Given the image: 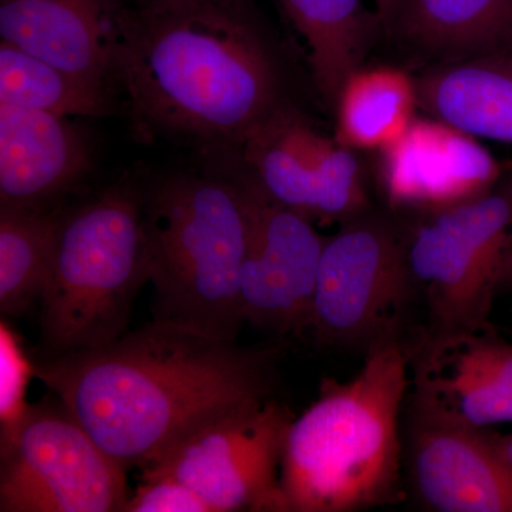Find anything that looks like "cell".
Instances as JSON below:
<instances>
[{"mask_svg":"<svg viewBox=\"0 0 512 512\" xmlns=\"http://www.w3.org/2000/svg\"><path fill=\"white\" fill-rule=\"evenodd\" d=\"M276 359V350L153 319L100 348L36 360L33 375L128 471L210 421L274 397Z\"/></svg>","mask_w":512,"mask_h":512,"instance_id":"cell-1","label":"cell"},{"mask_svg":"<svg viewBox=\"0 0 512 512\" xmlns=\"http://www.w3.org/2000/svg\"><path fill=\"white\" fill-rule=\"evenodd\" d=\"M241 0H107L114 77L151 131L239 146L278 106L279 77Z\"/></svg>","mask_w":512,"mask_h":512,"instance_id":"cell-2","label":"cell"},{"mask_svg":"<svg viewBox=\"0 0 512 512\" xmlns=\"http://www.w3.org/2000/svg\"><path fill=\"white\" fill-rule=\"evenodd\" d=\"M410 363L402 340L366 352L348 382L325 379L318 399L293 417L282 454L288 512H356L402 495L403 414Z\"/></svg>","mask_w":512,"mask_h":512,"instance_id":"cell-3","label":"cell"},{"mask_svg":"<svg viewBox=\"0 0 512 512\" xmlns=\"http://www.w3.org/2000/svg\"><path fill=\"white\" fill-rule=\"evenodd\" d=\"M153 319L237 340L249 214L237 181L173 175L141 191Z\"/></svg>","mask_w":512,"mask_h":512,"instance_id":"cell-4","label":"cell"},{"mask_svg":"<svg viewBox=\"0 0 512 512\" xmlns=\"http://www.w3.org/2000/svg\"><path fill=\"white\" fill-rule=\"evenodd\" d=\"M141 191L117 184L60 212L40 296V357L100 348L127 332L141 288L150 282Z\"/></svg>","mask_w":512,"mask_h":512,"instance_id":"cell-5","label":"cell"},{"mask_svg":"<svg viewBox=\"0 0 512 512\" xmlns=\"http://www.w3.org/2000/svg\"><path fill=\"white\" fill-rule=\"evenodd\" d=\"M512 241V184L424 215L404 237L410 315L421 323L404 348L488 329Z\"/></svg>","mask_w":512,"mask_h":512,"instance_id":"cell-6","label":"cell"},{"mask_svg":"<svg viewBox=\"0 0 512 512\" xmlns=\"http://www.w3.org/2000/svg\"><path fill=\"white\" fill-rule=\"evenodd\" d=\"M0 511L123 512L126 474L55 396L2 430Z\"/></svg>","mask_w":512,"mask_h":512,"instance_id":"cell-7","label":"cell"},{"mask_svg":"<svg viewBox=\"0 0 512 512\" xmlns=\"http://www.w3.org/2000/svg\"><path fill=\"white\" fill-rule=\"evenodd\" d=\"M410 313L406 242L365 214L325 238L311 330L320 345L365 348L402 340Z\"/></svg>","mask_w":512,"mask_h":512,"instance_id":"cell-8","label":"cell"},{"mask_svg":"<svg viewBox=\"0 0 512 512\" xmlns=\"http://www.w3.org/2000/svg\"><path fill=\"white\" fill-rule=\"evenodd\" d=\"M293 417L275 396L244 404L175 444L143 476L177 478L211 512H288L279 473Z\"/></svg>","mask_w":512,"mask_h":512,"instance_id":"cell-9","label":"cell"},{"mask_svg":"<svg viewBox=\"0 0 512 512\" xmlns=\"http://www.w3.org/2000/svg\"><path fill=\"white\" fill-rule=\"evenodd\" d=\"M249 214V241L241 276L245 323L279 336L311 325L325 238L315 222L276 204L251 180L237 181Z\"/></svg>","mask_w":512,"mask_h":512,"instance_id":"cell-10","label":"cell"},{"mask_svg":"<svg viewBox=\"0 0 512 512\" xmlns=\"http://www.w3.org/2000/svg\"><path fill=\"white\" fill-rule=\"evenodd\" d=\"M403 464L410 490L436 512H512V467L494 433L407 396Z\"/></svg>","mask_w":512,"mask_h":512,"instance_id":"cell-11","label":"cell"},{"mask_svg":"<svg viewBox=\"0 0 512 512\" xmlns=\"http://www.w3.org/2000/svg\"><path fill=\"white\" fill-rule=\"evenodd\" d=\"M380 153V185L393 210L434 214L495 190L500 164L466 131L429 116L416 117Z\"/></svg>","mask_w":512,"mask_h":512,"instance_id":"cell-12","label":"cell"},{"mask_svg":"<svg viewBox=\"0 0 512 512\" xmlns=\"http://www.w3.org/2000/svg\"><path fill=\"white\" fill-rule=\"evenodd\" d=\"M406 352L412 399L477 429L511 423L512 342L484 329Z\"/></svg>","mask_w":512,"mask_h":512,"instance_id":"cell-13","label":"cell"},{"mask_svg":"<svg viewBox=\"0 0 512 512\" xmlns=\"http://www.w3.org/2000/svg\"><path fill=\"white\" fill-rule=\"evenodd\" d=\"M89 167V144L69 117L0 103V205L49 208Z\"/></svg>","mask_w":512,"mask_h":512,"instance_id":"cell-14","label":"cell"},{"mask_svg":"<svg viewBox=\"0 0 512 512\" xmlns=\"http://www.w3.org/2000/svg\"><path fill=\"white\" fill-rule=\"evenodd\" d=\"M0 42L100 86L116 72L107 0H0Z\"/></svg>","mask_w":512,"mask_h":512,"instance_id":"cell-15","label":"cell"},{"mask_svg":"<svg viewBox=\"0 0 512 512\" xmlns=\"http://www.w3.org/2000/svg\"><path fill=\"white\" fill-rule=\"evenodd\" d=\"M419 107L476 138L512 144V55L441 63L417 80Z\"/></svg>","mask_w":512,"mask_h":512,"instance_id":"cell-16","label":"cell"},{"mask_svg":"<svg viewBox=\"0 0 512 512\" xmlns=\"http://www.w3.org/2000/svg\"><path fill=\"white\" fill-rule=\"evenodd\" d=\"M393 23L407 42L446 62L512 47V0H403Z\"/></svg>","mask_w":512,"mask_h":512,"instance_id":"cell-17","label":"cell"},{"mask_svg":"<svg viewBox=\"0 0 512 512\" xmlns=\"http://www.w3.org/2000/svg\"><path fill=\"white\" fill-rule=\"evenodd\" d=\"M335 107L340 144L352 150L382 151L416 119L417 83L396 67H359L346 77Z\"/></svg>","mask_w":512,"mask_h":512,"instance_id":"cell-18","label":"cell"},{"mask_svg":"<svg viewBox=\"0 0 512 512\" xmlns=\"http://www.w3.org/2000/svg\"><path fill=\"white\" fill-rule=\"evenodd\" d=\"M281 3L305 43L320 94L330 106H335L346 77L362 63L376 16L366 12L362 0H281Z\"/></svg>","mask_w":512,"mask_h":512,"instance_id":"cell-19","label":"cell"},{"mask_svg":"<svg viewBox=\"0 0 512 512\" xmlns=\"http://www.w3.org/2000/svg\"><path fill=\"white\" fill-rule=\"evenodd\" d=\"M318 131L295 111L276 106L239 147L254 177L249 178L276 204L309 218L313 151Z\"/></svg>","mask_w":512,"mask_h":512,"instance_id":"cell-20","label":"cell"},{"mask_svg":"<svg viewBox=\"0 0 512 512\" xmlns=\"http://www.w3.org/2000/svg\"><path fill=\"white\" fill-rule=\"evenodd\" d=\"M0 103L62 117L114 113L109 87L64 72L5 42H0Z\"/></svg>","mask_w":512,"mask_h":512,"instance_id":"cell-21","label":"cell"},{"mask_svg":"<svg viewBox=\"0 0 512 512\" xmlns=\"http://www.w3.org/2000/svg\"><path fill=\"white\" fill-rule=\"evenodd\" d=\"M60 211L0 205V312L23 315L45 288Z\"/></svg>","mask_w":512,"mask_h":512,"instance_id":"cell-22","label":"cell"},{"mask_svg":"<svg viewBox=\"0 0 512 512\" xmlns=\"http://www.w3.org/2000/svg\"><path fill=\"white\" fill-rule=\"evenodd\" d=\"M367 191L352 148L318 133L313 151L309 220L346 222L365 214Z\"/></svg>","mask_w":512,"mask_h":512,"instance_id":"cell-23","label":"cell"},{"mask_svg":"<svg viewBox=\"0 0 512 512\" xmlns=\"http://www.w3.org/2000/svg\"><path fill=\"white\" fill-rule=\"evenodd\" d=\"M123 512H211L207 503L177 478L144 474Z\"/></svg>","mask_w":512,"mask_h":512,"instance_id":"cell-24","label":"cell"},{"mask_svg":"<svg viewBox=\"0 0 512 512\" xmlns=\"http://www.w3.org/2000/svg\"><path fill=\"white\" fill-rule=\"evenodd\" d=\"M33 375V363L26 359L18 340L2 325V430L8 429L26 409V384Z\"/></svg>","mask_w":512,"mask_h":512,"instance_id":"cell-25","label":"cell"},{"mask_svg":"<svg viewBox=\"0 0 512 512\" xmlns=\"http://www.w3.org/2000/svg\"><path fill=\"white\" fill-rule=\"evenodd\" d=\"M403 0H375V16L380 23H393Z\"/></svg>","mask_w":512,"mask_h":512,"instance_id":"cell-26","label":"cell"},{"mask_svg":"<svg viewBox=\"0 0 512 512\" xmlns=\"http://www.w3.org/2000/svg\"><path fill=\"white\" fill-rule=\"evenodd\" d=\"M498 289H500V292L512 289V241L510 247L507 249V254L504 256L503 268H501L500 284H498Z\"/></svg>","mask_w":512,"mask_h":512,"instance_id":"cell-27","label":"cell"},{"mask_svg":"<svg viewBox=\"0 0 512 512\" xmlns=\"http://www.w3.org/2000/svg\"><path fill=\"white\" fill-rule=\"evenodd\" d=\"M495 441H497L498 450L501 451L505 460L512 467V433L505 434V436L495 434Z\"/></svg>","mask_w":512,"mask_h":512,"instance_id":"cell-28","label":"cell"}]
</instances>
